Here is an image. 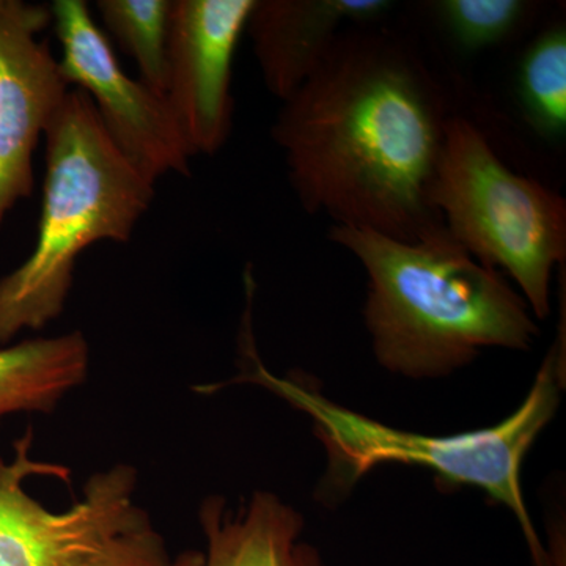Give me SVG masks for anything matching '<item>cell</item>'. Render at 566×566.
I'll list each match as a JSON object with an SVG mask.
<instances>
[{"label":"cell","mask_w":566,"mask_h":566,"mask_svg":"<svg viewBox=\"0 0 566 566\" xmlns=\"http://www.w3.org/2000/svg\"><path fill=\"white\" fill-rule=\"evenodd\" d=\"M452 115L408 41L349 25L271 134L305 211L412 243L444 227L431 188Z\"/></svg>","instance_id":"obj_1"},{"label":"cell","mask_w":566,"mask_h":566,"mask_svg":"<svg viewBox=\"0 0 566 566\" xmlns=\"http://www.w3.org/2000/svg\"><path fill=\"white\" fill-rule=\"evenodd\" d=\"M329 238L367 273L365 324L390 374L441 378L483 348L524 352L539 333L509 279L475 260L446 227L412 243L345 226L331 227Z\"/></svg>","instance_id":"obj_2"},{"label":"cell","mask_w":566,"mask_h":566,"mask_svg":"<svg viewBox=\"0 0 566 566\" xmlns=\"http://www.w3.org/2000/svg\"><path fill=\"white\" fill-rule=\"evenodd\" d=\"M244 368L229 385L264 387L314 422L316 438L326 447L331 476L352 488L379 464L400 463L430 469L447 485L479 488L516 516L535 566H554L526 505L521 485L524 458L560 403V364L564 344L553 346L523 405L501 423L452 436L412 433L334 403L300 376L268 370L255 348L251 307H245L240 333Z\"/></svg>","instance_id":"obj_3"},{"label":"cell","mask_w":566,"mask_h":566,"mask_svg":"<svg viewBox=\"0 0 566 566\" xmlns=\"http://www.w3.org/2000/svg\"><path fill=\"white\" fill-rule=\"evenodd\" d=\"M46 177L31 255L0 279V346L65 311L77 259L102 241L128 243L156 182L112 142L87 93L70 91L46 134Z\"/></svg>","instance_id":"obj_4"},{"label":"cell","mask_w":566,"mask_h":566,"mask_svg":"<svg viewBox=\"0 0 566 566\" xmlns=\"http://www.w3.org/2000/svg\"><path fill=\"white\" fill-rule=\"evenodd\" d=\"M431 205L458 244L520 286L536 318L551 314L553 274L566 260L560 193L510 169L474 122L452 115Z\"/></svg>","instance_id":"obj_5"},{"label":"cell","mask_w":566,"mask_h":566,"mask_svg":"<svg viewBox=\"0 0 566 566\" xmlns=\"http://www.w3.org/2000/svg\"><path fill=\"white\" fill-rule=\"evenodd\" d=\"M29 428L0 460V566H170L166 539L137 504V469L118 463L88 476L80 501L52 512L25 491L32 476L70 480L65 465L32 458Z\"/></svg>","instance_id":"obj_6"},{"label":"cell","mask_w":566,"mask_h":566,"mask_svg":"<svg viewBox=\"0 0 566 566\" xmlns=\"http://www.w3.org/2000/svg\"><path fill=\"white\" fill-rule=\"evenodd\" d=\"M51 17L69 84L87 93L118 150L153 181L191 174L192 153L166 95L133 80L84 0H54Z\"/></svg>","instance_id":"obj_7"},{"label":"cell","mask_w":566,"mask_h":566,"mask_svg":"<svg viewBox=\"0 0 566 566\" xmlns=\"http://www.w3.org/2000/svg\"><path fill=\"white\" fill-rule=\"evenodd\" d=\"M50 7L0 0V227L35 189L33 153L57 117L70 84L48 41Z\"/></svg>","instance_id":"obj_8"},{"label":"cell","mask_w":566,"mask_h":566,"mask_svg":"<svg viewBox=\"0 0 566 566\" xmlns=\"http://www.w3.org/2000/svg\"><path fill=\"white\" fill-rule=\"evenodd\" d=\"M256 0H172L166 98L192 156L216 155L233 129V61Z\"/></svg>","instance_id":"obj_9"},{"label":"cell","mask_w":566,"mask_h":566,"mask_svg":"<svg viewBox=\"0 0 566 566\" xmlns=\"http://www.w3.org/2000/svg\"><path fill=\"white\" fill-rule=\"evenodd\" d=\"M395 9L389 0H256L248 28L264 85L285 102L314 73L338 33Z\"/></svg>","instance_id":"obj_10"},{"label":"cell","mask_w":566,"mask_h":566,"mask_svg":"<svg viewBox=\"0 0 566 566\" xmlns=\"http://www.w3.org/2000/svg\"><path fill=\"white\" fill-rule=\"evenodd\" d=\"M207 538L203 566H324L316 547L300 542V512L268 491H255L233 512L211 495L199 510Z\"/></svg>","instance_id":"obj_11"},{"label":"cell","mask_w":566,"mask_h":566,"mask_svg":"<svg viewBox=\"0 0 566 566\" xmlns=\"http://www.w3.org/2000/svg\"><path fill=\"white\" fill-rule=\"evenodd\" d=\"M88 370L91 345L81 331L0 346V423L14 415H51Z\"/></svg>","instance_id":"obj_12"},{"label":"cell","mask_w":566,"mask_h":566,"mask_svg":"<svg viewBox=\"0 0 566 566\" xmlns=\"http://www.w3.org/2000/svg\"><path fill=\"white\" fill-rule=\"evenodd\" d=\"M517 95L532 128L545 139L566 133V29L564 22L539 33L517 71Z\"/></svg>","instance_id":"obj_13"},{"label":"cell","mask_w":566,"mask_h":566,"mask_svg":"<svg viewBox=\"0 0 566 566\" xmlns=\"http://www.w3.org/2000/svg\"><path fill=\"white\" fill-rule=\"evenodd\" d=\"M96 9L107 31L136 62L140 81L166 95L172 0H99Z\"/></svg>","instance_id":"obj_14"},{"label":"cell","mask_w":566,"mask_h":566,"mask_svg":"<svg viewBox=\"0 0 566 566\" xmlns=\"http://www.w3.org/2000/svg\"><path fill=\"white\" fill-rule=\"evenodd\" d=\"M428 6L453 43L465 52L485 51L512 40L539 9V3L527 0H439Z\"/></svg>","instance_id":"obj_15"},{"label":"cell","mask_w":566,"mask_h":566,"mask_svg":"<svg viewBox=\"0 0 566 566\" xmlns=\"http://www.w3.org/2000/svg\"><path fill=\"white\" fill-rule=\"evenodd\" d=\"M203 553L196 549L185 551L177 558H172L170 566H203Z\"/></svg>","instance_id":"obj_16"}]
</instances>
